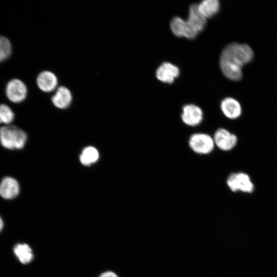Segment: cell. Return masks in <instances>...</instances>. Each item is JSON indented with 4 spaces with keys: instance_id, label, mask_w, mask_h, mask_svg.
Masks as SVG:
<instances>
[{
    "instance_id": "cell-1",
    "label": "cell",
    "mask_w": 277,
    "mask_h": 277,
    "mask_svg": "<svg viewBox=\"0 0 277 277\" xmlns=\"http://www.w3.org/2000/svg\"><path fill=\"white\" fill-rule=\"evenodd\" d=\"M253 57V51L248 45L231 43L221 53L220 59L221 70L228 78L239 81L242 77V67L250 62Z\"/></svg>"
},
{
    "instance_id": "cell-2",
    "label": "cell",
    "mask_w": 277,
    "mask_h": 277,
    "mask_svg": "<svg viewBox=\"0 0 277 277\" xmlns=\"http://www.w3.org/2000/svg\"><path fill=\"white\" fill-rule=\"evenodd\" d=\"M206 25V19L199 13L197 4H192L189 7L187 20L175 16L171 19L170 26L175 35L192 39L204 30Z\"/></svg>"
},
{
    "instance_id": "cell-3",
    "label": "cell",
    "mask_w": 277,
    "mask_h": 277,
    "mask_svg": "<svg viewBox=\"0 0 277 277\" xmlns=\"http://www.w3.org/2000/svg\"><path fill=\"white\" fill-rule=\"evenodd\" d=\"M27 140L26 132L14 125H5L0 128V143L9 150L21 149Z\"/></svg>"
},
{
    "instance_id": "cell-4",
    "label": "cell",
    "mask_w": 277,
    "mask_h": 277,
    "mask_svg": "<svg viewBox=\"0 0 277 277\" xmlns=\"http://www.w3.org/2000/svg\"><path fill=\"white\" fill-rule=\"evenodd\" d=\"M190 148L200 154H207L212 151L214 147L213 137L209 134L196 133L192 134L188 141Z\"/></svg>"
},
{
    "instance_id": "cell-5",
    "label": "cell",
    "mask_w": 277,
    "mask_h": 277,
    "mask_svg": "<svg viewBox=\"0 0 277 277\" xmlns=\"http://www.w3.org/2000/svg\"><path fill=\"white\" fill-rule=\"evenodd\" d=\"M226 182L228 187L233 192L251 193L254 190V185L249 176L243 172L231 173Z\"/></svg>"
},
{
    "instance_id": "cell-6",
    "label": "cell",
    "mask_w": 277,
    "mask_h": 277,
    "mask_svg": "<svg viewBox=\"0 0 277 277\" xmlns=\"http://www.w3.org/2000/svg\"><path fill=\"white\" fill-rule=\"evenodd\" d=\"M27 94V88L24 83L17 78L10 81L6 87V95L9 101L18 103L23 101Z\"/></svg>"
},
{
    "instance_id": "cell-7",
    "label": "cell",
    "mask_w": 277,
    "mask_h": 277,
    "mask_svg": "<svg viewBox=\"0 0 277 277\" xmlns=\"http://www.w3.org/2000/svg\"><path fill=\"white\" fill-rule=\"evenodd\" d=\"M214 144L221 150L229 151L235 147L237 143L235 135L224 128H219L213 136Z\"/></svg>"
},
{
    "instance_id": "cell-8",
    "label": "cell",
    "mask_w": 277,
    "mask_h": 277,
    "mask_svg": "<svg viewBox=\"0 0 277 277\" xmlns=\"http://www.w3.org/2000/svg\"><path fill=\"white\" fill-rule=\"evenodd\" d=\"M181 118L186 125L194 127L199 125L202 122L203 113L202 109L195 105H186L183 107Z\"/></svg>"
},
{
    "instance_id": "cell-9",
    "label": "cell",
    "mask_w": 277,
    "mask_h": 277,
    "mask_svg": "<svg viewBox=\"0 0 277 277\" xmlns=\"http://www.w3.org/2000/svg\"><path fill=\"white\" fill-rule=\"evenodd\" d=\"M20 187L16 179L11 176L4 177L0 182V196L5 200H12L18 196Z\"/></svg>"
},
{
    "instance_id": "cell-10",
    "label": "cell",
    "mask_w": 277,
    "mask_h": 277,
    "mask_svg": "<svg viewBox=\"0 0 277 277\" xmlns=\"http://www.w3.org/2000/svg\"><path fill=\"white\" fill-rule=\"evenodd\" d=\"M179 74V68L168 62L162 63L156 71V78L162 82L169 84L172 83Z\"/></svg>"
},
{
    "instance_id": "cell-11",
    "label": "cell",
    "mask_w": 277,
    "mask_h": 277,
    "mask_svg": "<svg viewBox=\"0 0 277 277\" xmlns=\"http://www.w3.org/2000/svg\"><path fill=\"white\" fill-rule=\"evenodd\" d=\"M57 78L56 75L51 71H44L40 73L36 78L38 87L43 91L51 92L57 85Z\"/></svg>"
},
{
    "instance_id": "cell-12",
    "label": "cell",
    "mask_w": 277,
    "mask_h": 277,
    "mask_svg": "<svg viewBox=\"0 0 277 277\" xmlns=\"http://www.w3.org/2000/svg\"><path fill=\"white\" fill-rule=\"evenodd\" d=\"M70 91L64 86L59 87L51 98L53 104L61 109L67 108L72 102Z\"/></svg>"
},
{
    "instance_id": "cell-13",
    "label": "cell",
    "mask_w": 277,
    "mask_h": 277,
    "mask_svg": "<svg viewBox=\"0 0 277 277\" xmlns=\"http://www.w3.org/2000/svg\"><path fill=\"white\" fill-rule=\"evenodd\" d=\"M221 109L224 114L230 119L239 117L242 112L240 103L234 98L227 97L221 103Z\"/></svg>"
},
{
    "instance_id": "cell-14",
    "label": "cell",
    "mask_w": 277,
    "mask_h": 277,
    "mask_svg": "<svg viewBox=\"0 0 277 277\" xmlns=\"http://www.w3.org/2000/svg\"><path fill=\"white\" fill-rule=\"evenodd\" d=\"M220 2L217 0H205L197 4L199 13L206 19L216 14L219 11Z\"/></svg>"
},
{
    "instance_id": "cell-15",
    "label": "cell",
    "mask_w": 277,
    "mask_h": 277,
    "mask_svg": "<svg viewBox=\"0 0 277 277\" xmlns=\"http://www.w3.org/2000/svg\"><path fill=\"white\" fill-rule=\"evenodd\" d=\"M13 252L19 261L27 264L30 263L33 259V253L31 248L26 243H18L13 247Z\"/></svg>"
},
{
    "instance_id": "cell-16",
    "label": "cell",
    "mask_w": 277,
    "mask_h": 277,
    "mask_svg": "<svg viewBox=\"0 0 277 277\" xmlns=\"http://www.w3.org/2000/svg\"><path fill=\"white\" fill-rule=\"evenodd\" d=\"M97 150L92 146L85 148L80 156L81 163L85 166H90L95 163L98 159Z\"/></svg>"
},
{
    "instance_id": "cell-17",
    "label": "cell",
    "mask_w": 277,
    "mask_h": 277,
    "mask_svg": "<svg viewBox=\"0 0 277 277\" xmlns=\"http://www.w3.org/2000/svg\"><path fill=\"white\" fill-rule=\"evenodd\" d=\"M12 53L10 41L5 36L0 35V62L7 60Z\"/></svg>"
},
{
    "instance_id": "cell-18",
    "label": "cell",
    "mask_w": 277,
    "mask_h": 277,
    "mask_svg": "<svg viewBox=\"0 0 277 277\" xmlns=\"http://www.w3.org/2000/svg\"><path fill=\"white\" fill-rule=\"evenodd\" d=\"M14 113L11 108L6 104H0V124L10 125L14 120Z\"/></svg>"
},
{
    "instance_id": "cell-19",
    "label": "cell",
    "mask_w": 277,
    "mask_h": 277,
    "mask_svg": "<svg viewBox=\"0 0 277 277\" xmlns=\"http://www.w3.org/2000/svg\"><path fill=\"white\" fill-rule=\"evenodd\" d=\"M99 277H118V276L112 271H107L102 273Z\"/></svg>"
},
{
    "instance_id": "cell-20",
    "label": "cell",
    "mask_w": 277,
    "mask_h": 277,
    "mask_svg": "<svg viewBox=\"0 0 277 277\" xmlns=\"http://www.w3.org/2000/svg\"><path fill=\"white\" fill-rule=\"evenodd\" d=\"M3 227H4V222L2 217L0 216V232L2 230Z\"/></svg>"
}]
</instances>
